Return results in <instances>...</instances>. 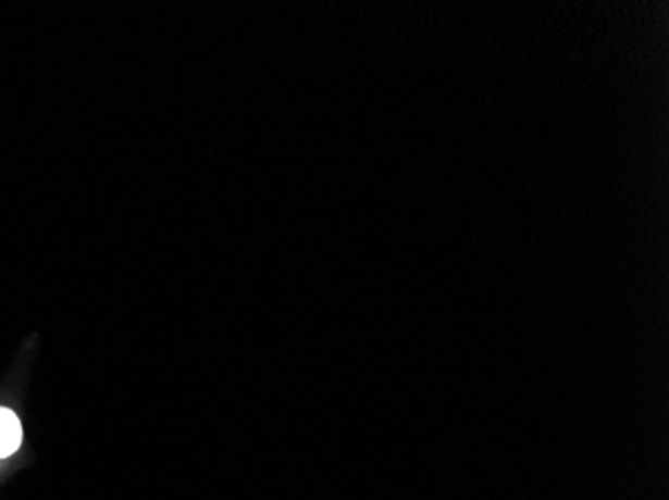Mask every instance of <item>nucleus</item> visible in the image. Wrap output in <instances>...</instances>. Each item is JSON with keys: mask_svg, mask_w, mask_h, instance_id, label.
Here are the masks:
<instances>
[{"mask_svg": "<svg viewBox=\"0 0 669 500\" xmlns=\"http://www.w3.org/2000/svg\"><path fill=\"white\" fill-rule=\"evenodd\" d=\"M23 428L16 414L9 409H0V459L11 457L21 447Z\"/></svg>", "mask_w": 669, "mask_h": 500, "instance_id": "nucleus-1", "label": "nucleus"}]
</instances>
